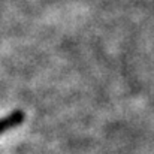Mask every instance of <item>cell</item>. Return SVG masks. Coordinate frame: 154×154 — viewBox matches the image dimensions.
<instances>
[{"mask_svg": "<svg viewBox=\"0 0 154 154\" xmlns=\"http://www.w3.org/2000/svg\"><path fill=\"white\" fill-rule=\"evenodd\" d=\"M24 117H26L24 112L20 111V109H17V111L11 112L9 115L0 118V135L5 133L6 130H9V129H12V127L21 124V123L24 121Z\"/></svg>", "mask_w": 154, "mask_h": 154, "instance_id": "cell-1", "label": "cell"}]
</instances>
